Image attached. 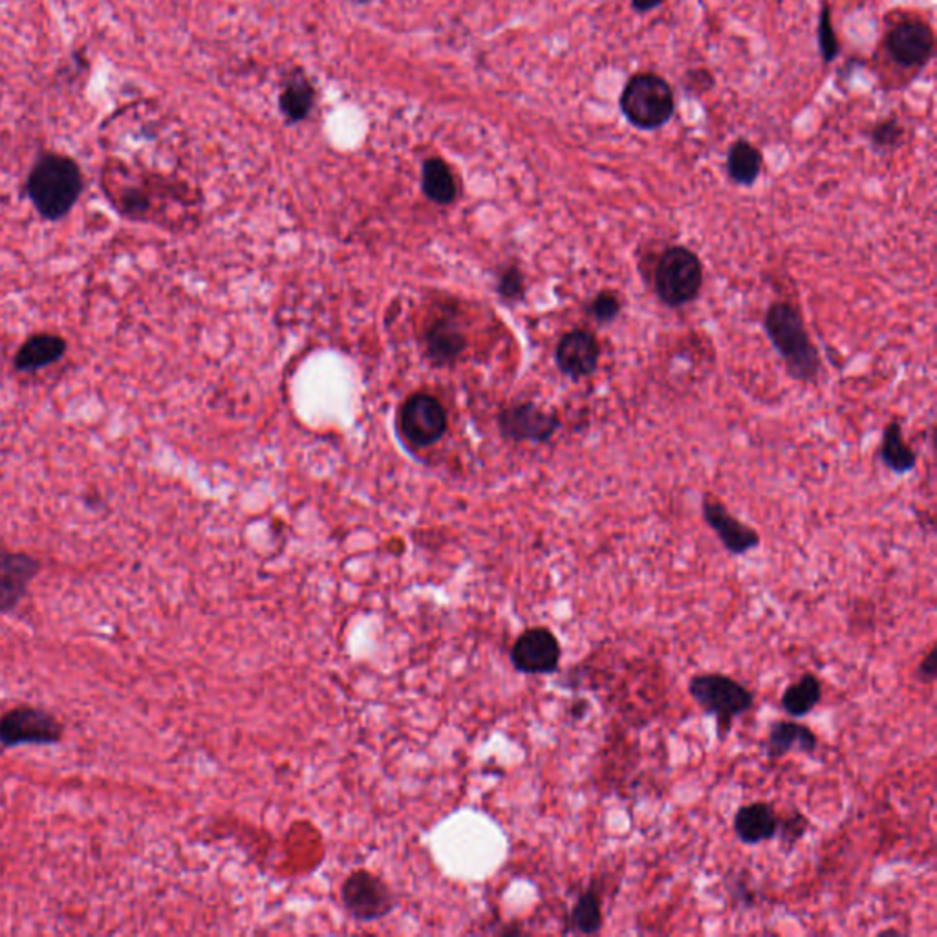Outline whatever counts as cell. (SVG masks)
<instances>
[{
  "label": "cell",
  "mask_w": 937,
  "mask_h": 937,
  "mask_svg": "<svg viewBox=\"0 0 937 937\" xmlns=\"http://www.w3.org/2000/svg\"><path fill=\"white\" fill-rule=\"evenodd\" d=\"M83 189L85 178L79 163L61 152L41 154L26 178V194L48 222L65 218L76 207Z\"/></svg>",
  "instance_id": "obj_1"
},
{
  "label": "cell",
  "mask_w": 937,
  "mask_h": 937,
  "mask_svg": "<svg viewBox=\"0 0 937 937\" xmlns=\"http://www.w3.org/2000/svg\"><path fill=\"white\" fill-rule=\"evenodd\" d=\"M764 330L776 354L782 357L787 374L800 383L819 379L820 352L809 335L804 317L786 301H775L765 310Z\"/></svg>",
  "instance_id": "obj_2"
},
{
  "label": "cell",
  "mask_w": 937,
  "mask_h": 937,
  "mask_svg": "<svg viewBox=\"0 0 937 937\" xmlns=\"http://www.w3.org/2000/svg\"><path fill=\"white\" fill-rule=\"evenodd\" d=\"M703 262L687 246H668L657 255L652 271V290L657 301L667 308H685L700 297L703 290Z\"/></svg>",
  "instance_id": "obj_3"
},
{
  "label": "cell",
  "mask_w": 937,
  "mask_h": 937,
  "mask_svg": "<svg viewBox=\"0 0 937 937\" xmlns=\"http://www.w3.org/2000/svg\"><path fill=\"white\" fill-rule=\"evenodd\" d=\"M619 107L632 127L657 130L674 116L676 99L667 79L654 72H639L626 81Z\"/></svg>",
  "instance_id": "obj_4"
},
{
  "label": "cell",
  "mask_w": 937,
  "mask_h": 937,
  "mask_svg": "<svg viewBox=\"0 0 937 937\" xmlns=\"http://www.w3.org/2000/svg\"><path fill=\"white\" fill-rule=\"evenodd\" d=\"M689 694L705 714L716 718L718 733L722 738L729 733L734 720L751 711L754 705L751 690L736 679L716 672L692 676Z\"/></svg>",
  "instance_id": "obj_5"
},
{
  "label": "cell",
  "mask_w": 937,
  "mask_h": 937,
  "mask_svg": "<svg viewBox=\"0 0 937 937\" xmlns=\"http://www.w3.org/2000/svg\"><path fill=\"white\" fill-rule=\"evenodd\" d=\"M341 899L346 912L361 923L383 919L396 908L392 888L368 870H356L346 877L341 884Z\"/></svg>",
  "instance_id": "obj_6"
},
{
  "label": "cell",
  "mask_w": 937,
  "mask_h": 937,
  "mask_svg": "<svg viewBox=\"0 0 937 937\" xmlns=\"http://www.w3.org/2000/svg\"><path fill=\"white\" fill-rule=\"evenodd\" d=\"M63 738V725L54 714L37 707H15L0 716V745H54Z\"/></svg>",
  "instance_id": "obj_7"
},
{
  "label": "cell",
  "mask_w": 937,
  "mask_h": 937,
  "mask_svg": "<svg viewBox=\"0 0 937 937\" xmlns=\"http://www.w3.org/2000/svg\"><path fill=\"white\" fill-rule=\"evenodd\" d=\"M498 427L511 442L548 443L561 429V418L555 410L542 409L533 401H522L500 412Z\"/></svg>",
  "instance_id": "obj_8"
},
{
  "label": "cell",
  "mask_w": 937,
  "mask_h": 937,
  "mask_svg": "<svg viewBox=\"0 0 937 937\" xmlns=\"http://www.w3.org/2000/svg\"><path fill=\"white\" fill-rule=\"evenodd\" d=\"M509 656L518 672L548 676L561 667L562 647L550 628L531 626L515 639Z\"/></svg>",
  "instance_id": "obj_9"
},
{
  "label": "cell",
  "mask_w": 937,
  "mask_h": 937,
  "mask_svg": "<svg viewBox=\"0 0 937 937\" xmlns=\"http://www.w3.org/2000/svg\"><path fill=\"white\" fill-rule=\"evenodd\" d=\"M399 423L409 442L429 447L440 442L447 431V412L438 399L420 392L403 403Z\"/></svg>",
  "instance_id": "obj_10"
},
{
  "label": "cell",
  "mask_w": 937,
  "mask_h": 937,
  "mask_svg": "<svg viewBox=\"0 0 937 937\" xmlns=\"http://www.w3.org/2000/svg\"><path fill=\"white\" fill-rule=\"evenodd\" d=\"M555 363L562 376L571 381L592 377L601 365V345L597 335L586 328H573L555 346Z\"/></svg>",
  "instance_id": "obj_11"
},
{
  "label": "cell",
  "mask_w": 937,
  "mask_h": 937,
  "mask_svg": "<svg viewBox=\"0 0 937 937\" xmlns=\"http://www.w3.org/2000/svg\"><path fill=\"white\" fill-rule=\"evenodd\" d=\"M701 515H703V520L707 522V526L716 533V537L722 542L723 548L734 557L747 555L749 551L760 548V544H762L760 533L751 526L744 524L742 520L734 517L720 498L712 495L703 496Z\"/></svg>",
  "instance_id": "obj_12"
},
{
  "label": "cell",
  "mask_w": 937,
  "mask_h": 937,
  "mask_svg": "<svg viewBox=\"0 0 937 937\" xmlns=\"http://www.w3.org/2000/svg\"><path fill=\"white\" fill-rule=\"evenodd\" d=\"M934 32L923 21L895 24L886 35V52L901 68H923L934 55Z\"/></svg>",
  "instance_id": "obj_13"
},
{
  "label": "cell",
  "mask_w": 937,
  "mask_h": 937,
  "mask_svg": "<svg viewBox=\"0 0 937 937\" xmlns=\"http://www.w3.org/2000/svg\"><path fill=\"white\" fill-rule=\"evenodd\" d=\"M39 571L41 562L32 555L0 548V614H11L21 604Z\"/></svg>",
  "instance_id": "obj_14"
},
{
  "label": "cell",
  "mask_w": 937,
  "mask_h": 937,
  "mask_svg": "<svg viewBox=\"0 0 937 937\" xmlns=\"http://www.w3.org/2000/svg\"><path fill=\"white\" fill-rule=\"evenodd\" d=\"M734 835L747 846L773 841L778 831V815L771 804L753 802L738 809L733 820Z\"/></svg>",
  "instance_id": "obj_15"
},
{
  "label": "cell",
  "mask_w": 937,
  "mask_h": 937,
  "mask_svg": "<svg viewBox=\"0 0 937 937\" xmlns=\"http://www.w3.org/2000/svg\"><path fill=\"white\" fill-rule=\"evenodd\" d=\"M65 339L57 334H35L28 337L13 357V367L19 372H37L52 367L66 354Z\"/></svg>",
  "instance_id": "obj_16"
},
{
  "label": "cell",
  "mask_w": 937,
  "mask_h": 937,
  "mask_svg": "<svg viewBox=\"0 0 937 937\" xmlns=\"http://www.w3.org/2000/svg\"><path fill=\"white\" fill-rule=\"evenodd\" d=\"M817 745H819V738L808 725L786 720V722H776L771 725L767 734V742H765V753L771 760H778L795 751L815 753Z\"/></svg>",
  "instance_id": "obj_17"
},
{
  "label": "cell",
  "mask_w": 937,
  "mask_h": 937,
  "mask_svg": "<svg viewBox=\"0 0 937 937\" xmlns=\"http://www.w3.org/2000/svg\"><path fill=\"white\" fill-rule=\"evenodd\" d=\"M425 348L434 365H451L454 359H458L464 352L465 335L458 328V324L449 319H440L429 328L425 337Z\"/></svg>",
  "instance_id": "obj_18"
},
{
  "label": "cell",
  "mask_w": 937,
  "mask_h": 937,
  "mask_svg": "<svg viewBox=\"0 0 937 937\" xmlns=\"http://www.w3.org/2000/svg\"><path fill=\"white\" fill-rule=\"evenodd\" d=\"M879 456L881 462L897 476H905L916 469L917 453L906 443L899 420H892L884 427Z\"/></svg>",
  "instance_id": "obj_19"
},
{
  "label": "cell",
  "mask_w": 937,
  "mask_h": 937,
  "mask_svg": "<svg viewBox=\"0 0 937 937\" xmlns=\"http://www.w3.org/2000/svg\"><path fill=\"white\" fill-rule=\"evenodd\" d=\"M764 167V156L762 152L754 147L751 141H734L727 152L725 160V169L729 180L742 187H751L758 182L760 174Z\"/></svg>",
  "instance_id": "obj_20"
},
{
  "label": "cell",
  "mask_w": 937,
  "mask_h": 937,
  "mask_svg": "<svg viewBox=\"0 0 937 937\" xmlns=\"http://www.w3.org/2000/svg\"><path fill=\"white\" fill-rule=\"evenodd\" d=\"M822 700V685L815 674H804L791 683L782 694V709L791 718H802L813 711Z\"/></svg>",
  "instance_id": "obj_21"
},
{
  "label": "cell",
  "mask_w": 937,
  "mask_h": 937,
  "mask_svg": "<svg viewBox=\"0 0 937 937\" xmlns=\"http://www.w3.org/2000/svg\"><path fill=\"white\" fill-rule=\"evenodd\" d=\"M421 185L423 193L434 204L447 205L456 198V182H454L453 173L447 167V163L432 158L423 163V174H421Z\"/></svg>",
  "instance_id": "obj_22"
},
{
  "label": "cell",
  "mask_w": 937,
  "mask_h": 937,
  "mask_svg": "<svg viewBox=\"0 0 937 937\" xmlns=\"http://www.w3.org/2000/svg\"><path fill=\"white\" fill-rule=\"evenodd\" d=\"M570 928L573 932L586 934V936H593L603 928L601 899L593 888L582 892L577 903L571 908Z\"/></svg>",
  "instance_id": "obj_23"
},
{
  "label": "cell",
  "mask_w": 937,
  "mask_h": 937,
  "mask_svg": "<svg viewBox=\"0 0 937 937\" xmlns=\"http://www.w3.org/2000/svg\"><path fill=\"white\" fill-rule=\"evenodd\" d=\"M313 92L302 81H295L286 87L281 96L282 112L290 119H302L312 108Z\"/></svg>",
  "instance_id": "obj_24"
},
{
  "label": "cell",
  "mask_w": 937,
  "mask_h": 937,
  "mask_svg": "<svg viewBox=\"0 0 937 937\" xmlns=\"http://www.w3.org/2000/svg\"><path fill=\"white\" fill-rule=\"evenodd\" d=\"M621 312H623V299L614 290L599 291L588 306V313L592 315L593 321L601 326L615 323Z\"/></svg>",
  "instance_id": "obj_25"
},
{
  "label": "cell",
  "mask_w": 937,
  "mask_h": 937,
  "mask_svg": "<svg viewBox=\"0 0 937 937\" xmlns=\"http://www.w3.org/2000/svg\"><path fill=\"white\" fill-rule=\"evenodd\" d=\"M903 138H905V129L895 118L877 123L870 132V140H872V145L877 151L895 149L903 141Z\"/></svg>",
  "instance_id": "obj_26"
},
{
  "label": "cell",
  "mask_w": 937,
  "mask_h": 937,
  "mask_svg": "<svg viewBox=\"0 0 937 937\" xmlns=\"http://www.w3.org/2000/svg\"><path fill=\"white\" fill-rule=\"evenodd\" d=\"M819 50L826 63H831V61L839 55V52H841L837 33H835L833 24H831L830 8H828V4H824L822 13H820Z\"/></svg>",
  "instance_id": "obj_27"
},
{
  "label": "cell",
  "mask_w": 937,
  "mask_h": 937,
  "mask_svg": "<svg viewBox=\"0 0 937 937\" xmlns=\"http://www.w3.org/2000/svg\"><path fill=\"white\" fill-rule=\"evenodd\" d=\"M496 290L504 301H522L526 295V279L524 273L518 270L517 266H509L502 271Z\"/></svg>",
  "instance_id": "obj_28"
},
{
  "label": "cell",
  "mask_w": 937,
  "mask_h": 937,
  "mask_svg": "<svg viewBox=\"0 0 937 937\" xmlns=\"http://www.w3.org/2000/svg\"><path fill=\"white\" fill-rule=\"evenodd\" d=\"M806 830H808V819L802 817L800 813H793V817H787L782 822L778 820L776 835L780 833V839L786 842L787 848H793L795 842L800 841L806 835Z\"/></svg>",
  "instance_id": "obj_29"
},
{
  "label": "cell",
  "mask_w": 937,
  "mask_h": 937,
  "mask_svg": "<svg viewBox=\"0 0 937 937\" xmlns=\"http://www.w3.org/2000/svg\"><path fill=\"white\" fill-rule=\"evenodd\" d=\"M685 81L687 92H705L714 85V77L709 70H690Z\"/></svg>",
  "instance_id": "obj_30"
},
{
  "label": "cell",
  "mask_w": 937,
  "mask_h": 937,
  "mask_svg": "<svg viewBox=\"0 0 937 937\" xmlns=\"http://www.w3.org/2000/svg\"><path fill=\"white\" fill-rule=\"evenodd\" d=\"M917 678L923 683H932L937 676V647L930 648L925 659L919 663L916 670Z\"/></svg>",
  "instance_id": "obj_31"
},
{
  "label": "cell",
  "mask_w": 937,
  "mask_h": 937,
  "mask_svg": "<svg viewBox=\"0 0 937 937\" xmlns=\"http://www.w3.org/2000/svg\"><path fill=\"white\" fill-rule=\"evenodd\" d=\"M663 4H665V0H632V8L637 13H648V11L656 10Z\"/></svg>",
  "instance_id": "obj_32"
}]
</instances>
